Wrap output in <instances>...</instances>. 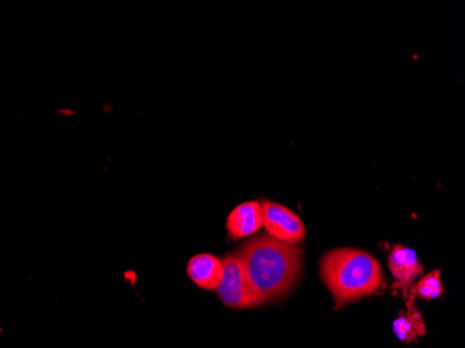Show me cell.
<instances>
[{"label": "cell", "mask_w": 465, "mask_h": 348, "mask_svg": "<svg viewBox=\"0 0 465 348\" xmlns=\"http://www.w3.org/2000/svg\"><path fill=\"white\" fill-rule=\"evenodd\" d=\"M245 276L260 305L278 300L297 284L302 250L271 235L251 238L237 251Z\"/></svg>", "instance_id": "6da1fadb"}, {"label": "cell", "mask_w": 465, "mask_h": 348, "mask_svg": "<svg viewBox=\"0 0 465 348\" xmlns=\"http://www.w3.org/2000/svg\"><path fill=\"white\" fill-rule=\"evenodd\" d=\"M320 271L337 307L373 294L383 284L378 259L355 248L329 251L321 259Z\"/></svg>", "instance_id": "7a4b0ae2"}, {"label": "cell", "mask_w": 465, "mask_h": 348, "mask_svg": "<svg viewBox=\"0 0 465 348\" xmlns=\"http://www.w3.org/2000/svg\"><path fill=\"white\" fill-rule=\"evenodd\" d=\"M216 292L224 305L230 308H252L260 305L236 253L224 256L223 277Z\"/></svg>", "instance_id": "3957f363"}, {"label": "cell", "mask_w": 465, "mask_h": 348, "mask_svg": "<svg viewBox=\"0 0 465 348\" xmlns=\"http://www.w3.org/2000/svg\"><path fill=\"white\" fill-rule=\"evenodd\" d=\"M261 205L263 212V227L268 235L289 244H299L304 240L307 230L299 214L287 206L272 201H263Z\"/></svg>", "instance_id": "277c9868"}, {"label": "cell", "mask_w": 465, "mask_h": 348, "mask_svg": "<svg viewBox=\"0 0 465 348\" xmlns=\"http://www.w3.org/2000/svg\"><path fill=\"white\" fill-rule=\"evenodd\" d=\"M227 232L234 238L250 237L263 227L262 205L255 201L240 204L227 217Z\"/></svg>", "instance_id": "5b68a950"}, {"label": "cell", "mask_w": 465, "mask_h": 348, "mask_svg": "<svg viewBox=\"0 0 465 348\" xmlns=\"http://www.w3.org/2000/svg\"><path fill=\"white\" fill-rule=\"evenodd\" d=\"M187 274L201 289L216 290L223 277V261L211 254H200L190 259Z\"/></svg>", "instance_id": "8992f818"}, {"label": "cell", "mask_w": 465, "mask_h": 348, "mask_svg": "<svg viewBox=\"0 0 465 348\" xmlns=\"http://www.w3.org/2000/svg\"><path fill=\"white\" fill-rule=\"evenodd\" d=\"M388 265L394 279L401 286H409L418 276L424 273V268L418 261L417 253L404 245L393 247L389 254Z\"/></svg>", "instance_id": "52a82bcc"}, {"label": "cell", "mask_w": 465, "mask_h": 348, "mask_svg": "<svg viewBox=\"0 0 465 348\" xmlns=\"http://www.w3.org/2000/svg\"><path fill=\"white\" fill-rule=\"evenodd\" d=\"M393 326L397 337L403 342H412L418 336H422L425 333L424 319L411 303H410L407 313H400Z\"/></svg>", "instance_id": "ba28073f"}, {"label": "cell", "mask_w": 465, "mask_h": 348, "mask_svg": "<svg viewBox=\"0 0 465 348\" xmlns=\"http://www.w3.org/2000/svg\"><path fill=\"white\" fill-rule=\"evenodd\" d=\"M443 284L440 280V271H432L425 274L422 279L418 280L410 289V297L414 301L415 298L420 300H435L443 294Z\"/></svg>", "instance_id": "9c48e42d"}]
</instances>
